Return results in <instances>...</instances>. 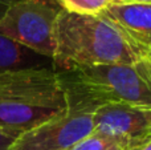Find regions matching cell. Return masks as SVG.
<instances>
[{
	"instance_id": "6da1fadb",
	"label": "cell",
	"mask_w": 151,
	"mask_h": 150,
	"mask_svg": "<svg viewBox=\"0 0 151 150\" xmlns=\"http://www.w3.org/2000/svg\"><path fill=\"white\" fill-rule=\"evenodd\" d=\"M149 57L151 53L104 16L77 15L61 9L55 27V71L133 64Z\"/></svg>"
},
{
	"instance_id": "7a4b0ae2",
	"label": "cell",
	"mask_w": 151,
	"mask_h": 150,
	"mask_svg": "<svg viewBox=\"0 0 151 150\" xmlns=\"http://www.w3.org/2000/svg\"><path fill=\"white\" fill-rule=\"evenodd\" d=\"M66 108L96 113L107 105L151 106V57L133 64L58 72Z\"/></svg>"
},
{
	"instance_id": "3957f363",
	"label": "cell",
	"mask_w": 151,
	"mask_h": 150,
	"mask_svg": "<svg viewBox=\"0 0 151 150\" xmlns=\"http://www.w3.org/2000/svg\"><path fill=\"white\" fill-rule=\"evenodd\" d=\"M65 109V93L55 69L35 66L0 74V128L23 134Z\"/></svg>"
},
{
	"instance_id": "277c9868",
	"label": "cell",
	"mask_w": 151,
	"mask_h": 150,
	"mask_svg": "<svg viewBox=\"0 0 151 150\" xmlns=\"http://www.w3.org/2000/svg\"><path fill=\"white\" fill-rule=\"evenodd\" d=\"M61 7L56 0H13L0 19V31L15 43L52 61L55 27Z\"/></svg>"
},
{
	"instance_id": "5b68a950",
	"label": "cell",
	"mask_w": 151,
	"mask_h": 150,
	"mask_svg": "<svg viewBox=\"0 0 151 150\" xmlns=\"http://www.w3.org/2000/svg\"><path fill=\"white\" fill-rule=\"evenodd\" d=\"M94 130V113L66 108L45 124L17 137L11 150H70Z\"/></svg>"
},
{
	"instance_id": "8992f818",
	"label": "cell",
	"mask_w": 151,
	"mask_h": 150,
	"mask_svg": "<svg viewBox=\"0 0 151 150\" xmlns=\"http://www.w3.org/2000/svg\"><path fill=\"white\" fill-rule=\"evenodd\" d=\"M94 130L119 136L141 146L151 140V106H104L94 113Z\"/></svg>"
},
{
	"instance_id": "52a82bcc",
	"label": "cell",
	"mask_w": 151,
	"mask_h": 150,
	"mask_svg": "<svg viewBox=\"0 0 151 150\" xmlns=\"http://www.w3.org/2000/svg\"><path fill=\"white\" fill-rule=\"evenodd\" d=\"M101 16L151 53V4H109Z\"/></svg>"
},
{
	"instance_id": "ba28073f",
	"label": "cell",
	"mask_w": 151,
	"mask_h": 150,
	"mask_svg": "<svg viewBox=\"0 0 151 150\" xmlns=\"http://www.w3.org/2000/svg\"><path fill=\"white\" fill-rule=\"evenodd\" d=\"M12 1L13 0H0V19ZM42 58L45 57L15 43L0 31V74L24 68L44 66L41 64Z\"/></svg>"
},
{
	"instance_id": "9c48e42d",
	"label": "cell",
	"mask_w": 151,
	"mask_h": 150,
	"mask_svg": "<svg viewBox=\"0 0 151 150\" xmlns=\"http://www.w3.org/2000/svg\"><path fill=\"white\" fill-rule=\"evenodd\" d=\"M139 146L115 134L93 130V133L74 145L70 150H135Z\"/></svg>"
},
{
	"instance_id": "30bf717a",
	"label": "cell",
	"mask_w": 151,
	"mask_h": 150,
	"mask_svg": "<svg viewBox=\"0 0 151 150\" xmlns=\"http://www.w3.org/2000/svg\"><path fill=\"white\" fill-rule=\"evenodd\" d=\"M61 9L77 15H101L110 0H56Z\"/></svg>"
},
{
	"instance_id": "8fae6325",
	"label": "cell",
	"mask_w": 151,
	"mask_h": 150,
	"mask_svg": "<svg viewBox=\"0 0 151 150\" xmlns=\"http://www.w3.org/2000/svg\"><path fill=\"white\" fill-rule=\"evenodd\" d=\"M20 133L0 128V150H11Z\"/></svg>"
},
{
	"instance_id": "7c38bea8",
	"label": "cell",
	"mask_w": 151,
	"mask_h": 150,
	"mask_svg": "<svg viewBox=\"0 0 151 150\" xmlns=\"http://www.w3.org/2000/svg\"><path fill=\"white\" fill-rule=\"evenodd\" d=\"M110 4H151V0H110Z\"/></svg>"
},
{
	"instance_id": "4fadbf2b",
	"label": "cell",
	"mask_w": 151,
	"mask_h": 150,
	"mask_svg": "<svg viewBox=\"0 0 151 150\" xmlns=\"http://www.w3.org/2000/svg\"><path fill=\"white\" fill-rule=\"evenodd\" d=\"M135 150H151V140L147 141V142H145L143 145H141L139 148H137Z\"/></svg>"
}]
</instances>
